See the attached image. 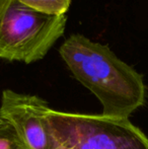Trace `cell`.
<instances>
[{"label":"cell","mask_w":148,"mask_h":149,"mask_svg":"<svg viewBox=\"0 0 148 149\" xmlns=\"http://www.w3.org/2000/svg\"><path fill=\"white\" fill-rule=\"evenodd\" d=\"M59 54L72 75L97 96L103 115L129 118L145 104L143 76L109 46L73 33L62 43Z\"/></svg>","instance_id":"cell-1"},{"label":"cell","mask_w":148,"mask_h":149,"mask_svg":"<svg viewBox=\"0 0 148 149\" xmlns=\"http://www.w3.org/2000/svg\"><path fill=\"white\" fill-rule=\"evenodd\" d=\"M54 149H148V138L129 118L50 109Z\"/></svg>","instance_id":"cell-2"},{"label":"cell","mask_w":148,"mask_h":149,"mask_svg":"<svg viewBox=\"0 0 148 149\" xmlns=\"http://www.w3.org/2000/svg\"><path fill=\"white\" fill-rule=\"evenodd\" d=\"M67 26V15H49L12 0L0 22V59L31 64L44 59Z\"/></svg>","instance_id":"cell-3"},{"label":"cell","mask_w":148,"mask_h":149,"mask_svg":"<svg viewBox=\"0 0 148 149\" xmlns=\"http://www.w3.org/2000/svg\"><path fill=\"white\" fill-rule=\"evenodd\" d=\"M50 107L38 95L5 89L1 94L0 116L13 129L24 149H54L49 122Z\"/></svg>","instance_id":"cell-4"},{"label":"cell","mask_w":148,"mask_h":149,"mask_svg":"<svg viewBox=\"0 0 148 149\" xmlns=\"http://www.w3.org/2000/svg\"><path fill=\"white\" fill-rule=\"evenodd\" d=\"M20 4L49 15H65L71 0H16Z\"/></svg>","instance_id":"cell-5"},{"label":"cell","mask_w":148,"mask_h":149,"mask_svg":"<svg viewBox=\"0 0 148 149\" xmlns=\"http://www.w3.org/2000/svg\"><path fill=\"white\" fill-rule=\"evenodd\" d=\"M0 149H24L17 135L10 126L0 129Z\"/></svg>","instance_id":"cell-6"},{"label":"cell","mask_w":148,"mask_h":149,"mask_svg":"<svg viewBox=\"0 0 148 149\" xmlns=\"http://www.w3.org/2000/svg\"><path fill=\"white\" fill-rule=\"evenodd\" d=\"M11 1L12 0H0V22H1L5 12L7 11Z\"/></svg>","instance_id":"cell-7"},{"label":"cell","mask_w":148,"mask_h":149,"mask_svg":"<svg viewBox=\"0 0 148 149\" xmlns=\"http://www.w3.org/2000/svg\"><path fill=\"white\" fill-rule=\"evenodd\" d=\"M8 126L9 125H8V124L1 118V116H0V129H4V128L8 127Z\"/></svg>","instance_id":"cell-8"}]
</instances>
